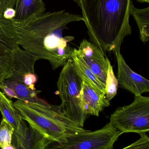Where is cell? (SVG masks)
<instances>
[{
  "label": "cell",
  "instance_id": "1",
  "mask_svg": "<svg viewBox=\"0 0 149 149\" xmlns=\"http://www.w3.org/2000/svg\"><path fill=\"white\" fill-rule=\"evenodd\" d=\"M83 21L81 15L65 10L48 12L22 22H15L19 46L37 60H47L53 70L64 66L72 58L73 49L69 43L72 36H63L67 24Z\"/></svg>",
  "mask_w": 149,
  "mask_h": 149
},
{
  "label": "cell",
  "instance_id": "2",
  "mask_svg": "<svg viewBox=\"0 0 149 149\" xmlns=\"http://www.w3.org/2000/svg\"><path fill=\"white\" fill-rule=\"evenodd\" d=\"M89 39L104 51L120 49L132 33L129 17L132 0H77Z\"/></svg>",
  "mask_w": 149,
  "mask_h": 149
},
{
  "label": "cell",
  "instance_id": "3",
  "mask_svg": "<svg viewBox=\"0 0 149 149\" xmlns=\"http://www.w3.org/2000/svg\"><path fill=\"white\" fill-rule=\"evenodd\" d=\"M14 104L22 119L50 141L66 142L68 137L85 130L70 119L60 106L19 100Z\"/></svg>",
  "mask_w": 149,
  "mask_h": 149
},
{
  "label": "cell",
  "instance_id": "4",
  "mask_svg": "<svg viewBox=\"0 0 149 149\" xmlns=\"http://www.w3.org/2000/svg\"><path fill=\"white\" fill-rule=\"evenodd\" d=\"M83 80L75 69L72 58L63 66L57 82L59 95L62 103L60 105L68 117L83 127L87 116L80 106V93Z\"/></svg>",
  "mask_w": 149,
  "mask_h": 149
},
{
  "label": "cell",
  "instance_id": "5",
  "mask_svg": "<svg viewBox=\"0 0 149 149\" xmlns=\"http://www.w3.org/2000/svg\"><path fill=\"white\" fill-rule=\"evenodd\" d=\"M122 134L109 122L98 130L75 134L66 142L49 140L44 149H113L114 144Z\"/></svg>",
  "mask_w": 149,
  "mask_h": 149
},
{
  "label": "cell",
  "instance_id": "6",
  "mask_svg": "<svg viewBox=\"0 0 149 149\" xmlns=\"http://www.w3.org/2000/svg\"><path fill=\"white\" fill-rule=\"evenodd\" d=\"M111 124L122 134L141 135L149 130V97L135 96L134 101L116 109L110 116Z\"/></svg>",
  "mask_w": 149,
  "mask_h": 149
},
{
  "label": "cell",
  "instance_id": "7",
  "mask_svg": "<svg viewBox=\"0 0 149 149\" xmlns=\"http://www.w3.org/2000/svg\"><path fill=\"white\" fill-rule=\"evenodd\" d=\"M31 65V55L20 47L12 54H0V83L7 79L21 78Z\"/></svg>",
  "mask_w": 149,
  "mask_h": 149
},
{
  "label": "cell",
  "instance_id": "8",
  "mask_svg": "<svg viewBox=\"0 0 149 149\" xmlns=\"http://www.w3.org/2000/svg\"><path fill=\"white\" fill-rule=\"evenodd\" d=\"M77 55L91 69L106 86L109 60L97 45L84 39L78 49H74Z\"/></svg>",
  "mask_w": 149,
  "mask_h": 149
},
{
  "label": "cell",
  "instance_id": "9",
  "mask_svg": "<svg viewBox=\"0 0 149 149\" xmlns=\"http://www.w3.org/2000/svg\"><path fill=\"white\" fill-rule=\"evenodd\" d=\"M113 52L118 65L117 79L120 87L134 94L135 96L149 92L148 80L130 69L121 54L120 49H117Z\"/></svg>",
  "mask_w": 149,
  "mask_h": 149
},
{
  "label": "cell",
  "instance_id": "10",
  "mask_svg": "<svg viewBox=\"0 0 149 149\" xmlns=\"http://www.w3.org/2000/svg\"><path fill=\"white\" fill-rule=\"evenodd\" d=\"M109 105L105 94L83 80L80 93V106L85 115L99 116L100 113Z\"/></svg>",
  "mask_w": 149,
  "mask_h": 149
},
{
  "label": "cell",
  "instance_id": "11",
  "mask_svg": "<svg viewBox=\"0 0 149 149\" xmlns=\"http://www.w3.org/2000/svg\"><path fill=\"white\" fill-rule=\"evenodd\" d=\"M0 89L8 98H15L25 102L45 105L48 102L38 95L41 90H32L23 82L7 79L0 83Z\"/></svg>",
  "mask_w": 149,
  "mask_h": 149
},
{
  "label": "cell",
  "instance_id": "12",
  "mask_svg": "<svg viewBox=\"0 0 149 149\" xmlns=\"http://www.w3.org/2000/svg\"><path fill=\"white\" fill-rule=\"evenodd\" d=\"M49 140L26 121L17 131H14L11 144L16 149H44Z\"/></svg>",
  "mask_w": 149,
  "mask_h": 149
},
{
  "label": "cell",
  "instance_id": "13",
  "mask_svg": "<svg viewBox=\"0 0 149 149\" xmlns=\"http://www.w3.org/2000/svg\"><path fill=\"white\" fill-rule=\"evenodd\" d=\"M20 48L15 23L0 14V54L8 55Z\"/></svg>",
  "mask_w": 149,
  "mask_h": 149
},
{
  "label": "cell",
  "instance_id": "14",
  "mask_svg": "<svg viewBox=\"0 0 149 149\" xmlns=\"http://www.w3.org/2000/svg\"><path fill=\"white\" fill-rule=\"evenodd\" d=\"M15 16L13 21L22 22L44 14L45 5L43 0H16Z\"/></svg>",
  "mask_w": 149,
  "mask_h": 149
},
{
  "label": "cell",
  "instance_id": "15",
  "mask_svg": "<svg viewBox=\"0 0 149 149\" xmlns=\"http://www.w3.org/2000/svg\"><path fill=\"white\" fill-rule=\"evenodd\" d=\"M0 112L3 119L8 122L17 131L24 125L25 121L23 120L15 107L14 102L0 91Z\"/></svg>",
  "mask_w": 149,
  "mask_h": 149
},
{
  "label": "cell",
  "instance_id": "16",
  "mask_svg": "<svg viewBox=\"0 0 149 149\" xmlns=\"http://www.w3.org/2000/svg\"><path fill=\"white\" fill-rule=\"evenodd\" d=\"M72 58L73 60L75 69L82 80L86 81L94 88L106 95V86L77 55L74 49L72 53Z\"/></svg>",
  "mask_w": 149,
  "mask_h": 149
},
{
  "label": "cell",
  "instance_id": "17",
  "mask_svg": "<svg viewBox=\"0 0 149 149\" xmlns=\"http://www.w3.org/2000/svg\"><path fill=\"white\" fill-rule=\"evenodd\" d=\"M131 15L137 23L140 32V38L143 42L149 40V8L138 9L133 5Z\"/></svg>",
  "mask_w": 149,
  "mask_h": 149
},
{
  "label": "cell",
  "instance_id": "18",
  "mask_svg": "<svg viewBox=\"0 0 149 149\" xmlns=\"http://www.w3.org/2000/svg\"><path fill=\"white\" fill-rule=\"evenodd\" d=\"M118 84L117 78L114 73L113 66L109 61L108 63V70L106 81V95L105 97L108 101H110L117 94Z\"/></svg>",
  "mask_w": 149,
  "mask_h": 149
},
{
  "label": "cell",
  "instance_id": "19",
  "mask_svg": "<svg viewBox=\"0 0 149 149\" xmlns=\"http://www.w3.org/2000/svg\"><path fill=\"white\" fill-rule=\"evenodd\" d=\"M14 130L4 119L0 123V148L2 149L11 144Z\"/></svg>",
  "mask_w": 149,
  "mask_h": 149
},
{
  "label": "cell",
  "instance_id": "20",
  "mask_svg": "<svg viewBox=\"0 0 149 149\" xmlns=\"http://www.w3.org/2000/svg\"><path fill=\"white\" fill-rule=\"evenodd\" d=\"M122 149H149V138L146 134L141 135V138Z\"/></svg>",
  "mask_w": 149,
  "mask_h": 149
},
{
  "label": "cell",
  "instance_id": "21",
  "mask_svg": "<svg viewBox=\"0 0 149 149\" xmlns=\"http://www.w3.org/2000/svg\"><path fill=\"white\" fill-rule=\"evenodd\" d=\"M37 81V76L34 73H29L24 75L23 79V83L32 90H36L35 83Z\"/></svg>",
  "mask_w": 149,
  "mask_h": 149
},
{
  "label": "cell",
  "instance_id": "22",
  "mask_svg": "<svg viewBox=\"0 0 149 149\" xmlns=\"http://www.w3.org/2000/svg\"><path fill=\"white\" fill-rule=\"evenodd\" d=\"M16 0H0V14H3L7 8L15 7Z\"/></svg>",
  "mask_w": 149,
  "mask_h": 149
},
{
  "label": "cell",
  "instance_id": "23",
  "mask_svg": "<svg viewBox=\"0 0 149 149\" xmlns=\"http://www.w3.org/2000/svg\"><path fill=\"white\" fill-rule=\"evenodd\" d=\"M3 15L6 19L13 20L15 16V10L13 8H7L3 11Z\"/></svg>",
  "mask_w": 149,
  "mask_h": 149
},
{
  "label": "cell",
  "instance_id": "24",
  "mask_svg": "<svg viewBox=\"0 0 149 149\" xmlns=\"http://www.w3.org/2000/svg\"><path fill=\"white\" fill-rule=\"evenodd\" d=\"M1 149H16L15 148V146L14 145H12V144H10V145H8V146H6V147H4V148H3Z\"/></svg>",
  "mask_w": 149,
  "mask_h": 149
},
{
  "label": "cell",
  "instance_id": "25",
  "mask_svg": "<svg viewBox=\"0 0 149 149\" xmlns=\"http://www.w3.org/2000/svg\"><path fill=\"white\" fill-rule=\"evenodd\" d=\"M136 1L141 3L146 2L147 3H149V0H136Z\"/></svg>",
  "mask_w": 149,
  "mask_h": 149
}]
</instances>
